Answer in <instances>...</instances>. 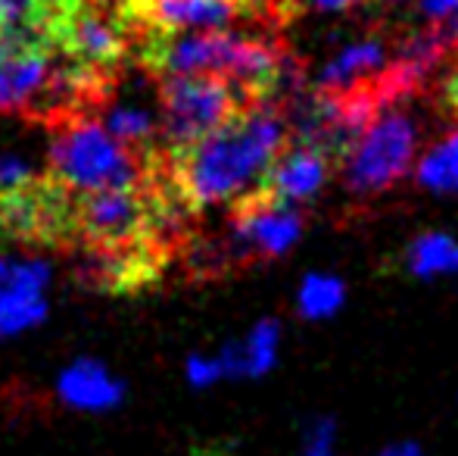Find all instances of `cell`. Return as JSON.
Here are the masks:
<instances>
[{
	"label": "cell",
	"instance_id": "cell-1",
	"mask_svg": "<svg viewBox=\"0 0 458 456\" xmlns=\"http://www.w3.org/2000/svg\"><path fill=\"white\" fill-rule=\"evenodd\" d=\"M290 125L275 100L241 110L184 153H169V185L193 210L241 201L262 188L275 159L287 151Z\"/></svg>",
	"mask_w": 458,
	"mask_h": 456
},
{
	"label": "cell",
	"instance_id": "cell-2",
	"mask_svg": "<svg viewBox=\"0 0 458 456\" xmlns=\"http://www.w3.org/2000/svg\"><path fill=\"white\" fill-rule=\"evenodd\" d=\"M144 163L147 157L115 141L97 119H72L54 134L47 151V176L72 194L140 188Z\"/></svg>",
	"mask_w": 458,
	"mask_h": 456
},
{
	"label": "cell",
	"instance_id": "cell-3",
	"mask_svg": "<svg viewBox=\"0 0 458 456\" xmlns=\"http://www.w3.org/2000/svg\"><path fill=\"white\" fill-rule=\"evenodd\" d=\"M253 104L241 85L222 75H165L159 85V138L169 153H184Z\"/></svg>",
	"mask_w": 458,
	"mask_h": 456
},
{
	"label": "cell",
	"instance_id": "cell-4",
	"mask_svg": "<svg viewBox=\"0 0 458 456\" xmlns=\"http://www.w3.org/2000/svg\"><path fill=\"white\" fill-rule=\"evenodd\" d=\"M418 141L421 132L405 100L384 107L344 159V188L362 201L393 191L415 166Z\"/></svg>",
	"mask_w": 458,
	"mask_h": 456
},
{
	"label": "cell",
	"instance_id": "cell-5",
	"mask_svg": "<svg viewBox=\"0 0 458 456\" xmlns=\"http://www.w3.org/2000/svg\"><path fill=\"white\" fill-rule=\"evenodd\" d=\"M0 228L4 237L29 244H63L79 237L75 194L54 178H35L25 188L0 194Z\"/></svg>",
	"mask_w": 458,
	"mask_h": 456
},
{
	"label": "cell",
	"instance_id": "cell-6",
	"mask_svg": "<svg viewBox=\"0 0 458 456\" xmlns=\"http://www.w3.org/2000/svg\"><path fill=\"white\" fill-rule=\"evenodd\" d=\"M75 226L97 250L144 247L157 228V203H147L140 188L75 194Z\"/></svg>",
	"mask_w": 458,
	"mask_h": 456
},
{
	"label": "cell",
	"instance_id": "cell-7",
	"mask_svg": "<svg viewBox=\"0 0 458 456\" xmlns=\"http://www.w3.org/2000/svg\"><path fill=\"white\" fill-rule=\"evenodd\" d=\"M302 228H306L302 210L277 201V197L259 188L234 203L228 250L241 262L277 260L300 241Z\"/></svg>",
	"mask_w": 458,
	"mask_h": 456
},
{
	"label": "cell",
	"instance_id": "cell-8",
	"mask_svg": "<svg viewBox=\"0 0 458 456\" xmlns=\"http://www.w3.org/2000/svg\"><path fill=\"white\" fill-rule=\"evenodd\" d=\"M50 279L54 269L41 256H0V341L47 319Z\"/></svg>",
	"mask_w": 458,
	"mask_h": 456
},
{
	"label": "cell",
	"instance_id": "cell-9",
	"mask_svg": "<svg viewBox=\"0 0 458 456\" xmlns=\"http://www.w3.org/2000/svg\"><path fill=\"white\" fill-rule=\"evenodd\" d=\"M54 47H60L63 56H69L72 63L106 75L109 69L119 66L122 54H125V19L106 16L88 0H81L79 6L60 16L54 31Z\"/></svg>",
	"mask_w": 458,
	"mask_h": 456
},
{
	"label": "cell",
	"instance_id": "cell-10",
	"mask_svg": "<svg viewBox=\"0 0 458 456\" xmlns=\"http://www.w3.org/2000/svg\"><path fill=\"white\" fill-rule=\"evenodd\" d=\"M243 10L241 0H125L119 16L144 31H209L228 29Z\"/></svg>",
	"mask_w": 458,
	"mask_h": 456
},
{
	"label": "cell",
	"instance_id": "cell-11",
	"mask_svg": "<svg viewBox=\"0 0 458 456\" xmlns=\"http://www.w3.org/2000/svg\"><path fill=\"white\" fill-rule=\"evenodd\" d=\"M393 41L384 35H365L359 41L346 44L344 50L331 56V60L321 66L318 79L312 88L334 98H346V94H359V91H371L377 88L380 75L386 73L393 60ZM377 98V94H374ZM384 110V107H380Z\"/></svg>",
	"mask_w": 458,
	"mask_h": 456
},
{
	"label": "cell",
	"instance_id": "cell-12",
	"mask_svg": "<svg viewBox=\"0 0 458 456\" xmlns=\"http://www.w3.org/2000/svg\"><path fill=\"white\" fill-rule=\"evenodd\" d=\"M50 47H31L0 63V113H41L54 85Z\"/></svg>",
	"mask_w": 458,
	"mask_h": 456
},
{
	"label": "cell",
	"instance_id": "cell-13",
	"mask_svg": "<svg viewBox=\"0 0 458 456\" xmlns=\"http://www.w3.org/2000/svg\"><path fill=\"white\" fill-rule=\"evenodd\" d=\"M334 159L325 157L321 151L306 144L287 147L281 157L275 159V166L268 169L266 182H262V191H268L272 197L284 203H300L312 201L321 188H325L327 176H331Z\"/></svg>",
	"mask_w": 458,
	"mask_h": 456
},
{
	"label": "cell",
	"instance_id": "cell-14",
	"mask_svg": "<svg viewBox=\"0 0 458 456\" xmlns=\"http://www.w3.org/2000/svg\"><path fill=\"white\" fill-rule=\"evenodd\" d=\"M56 397L79 413H109L125 400V382H119L106 363L81 357L56 375Z\"/></svg>",
	"mask_w": 458,
	"mask_h": 456
},
{
	"label": "cell",
	"instance_id": "cell-15",
	"mask_svg": "<svg viewBox=\"0 0 458 456\" xmlns=\"http://www.w3.org/2000/svg\"><path fill=\"white\" fill-rule=\"evenodd\" d=\"M281 350V323L259 319L243 338H234L218 350L225 378H259L275 369Z\"/></svg>",
	"mask_w": 458,
	"mask_h": 456
},
{
	"label": "cell",
	"instance_id": "cell-16",
	"mask_svg": "<svg viewBox=\"0 0 458 456\" xmlns=\"http://www.w3.org/2000/svg\"><path fill=\"white\" fill-rule=\"evenodd\" d=\"M54 0H0V25L16 31L31 47H54V31L63 16Z\"/></svg>",
	"mask_w": 458,
	"mask_h": 456
},
{
	"label": "cell",
	"instance_id": "cell-17",
	"mask_svg": "<svg viewBox=\"0 0 458 456\" xmlns=\"http://www.w3.org/2000/svg\"><path fill=\"white\" fill-rule=\"evenodd\" d=\"M403 269L418 279H440V275L458 272V241L443 231L418 235L403 250Z\"/></svg>",
	"mask_w": 458,
	"mask_h": 456
},
{
	"label": "cell",
	"instance_id": "cell-18",
	"mask_svg": "<svg viewBox=\"0 0 458 456\" xmlns=\"http://www.w3.org/2000/svg\"><path fill=\"white\" fill-rule=\"evenodd\" d=\"M415 178L421 188L434 194H455L458 191V125L443 132L434 144L424 151L415 166Z\"/></svg>",
	"mask_w": 458,
	"mask_h": 456
},
{
	"label": "cell",
	"instance_id": "cell-19",
	"mask_svg": "<svg viewBox=\"0 0 458 456\" xmlns=\"http://www.w3.org/2000/svg\"><path fill=\"white\" fill-rule=\"evenodd\" d=\"M103 125L109 128L115 141H122L125 147H131L140 157H153V144L159 138V119L147 107L138 104H115L109 107Z\"/></svg>",
	"mask_w": 458,
	"mask_h": 456
},
{
	"label": "cell",
	"instance_id": "cell-20",
	"mask_svg": "<svg viewBox=\"0 0 458 456\" xmlns=\"http://www.w3.org/2000/svg\"><path fill=\"white\" fill-rule=\"evenodd\" d=\"M344 281L325 272H312L302 279L300 294H296V310L302 319H327L344 306Z\"/></svg>",
	"mask_w": 458,
	"mask_h": 456
},
{
	"label": "cell",
	"instance_id": "cell-21",
	"mask_svg": "<svg viewBox=\"0 0 458 456\" xmlns=\"http://www.w3.org/2000/svg\"><path fill=\"white\" fill-rule=\"evenodd\" d=\"M184 378L187 384H191L193 391H206L212 388L216 382H222L225 378V369H222V359L209 357V353H191L184 363Z\"/></svg>",
	"mask_w": 458,
	"mask_h": 456
},
{
	"label": "cell",
	"instance_id": "cell-22",
	"mask_svg": "<svg viewBox=\"0 0 458 456\" xmlns=\"http://www.w3.org/2000/svg\"><path fill=\"white\" fill-rule=\"evenodd\" d=\"M35 178H38L35 169H31V163L25 157H19V153H0V194L25 188Z\"/></svg>",
	"mask_w": 458,
	"mask_h": 456
},
{
	"label": "cell",
	"instance_id": "cell-23",
	"mask_svg": "<svg viewBox=\"0 0 458 456\" xmlns=\"http://www.w3.org/2000/svg\"><path fill=\"white\" fill-rule=\"evenodd\" d=\"M434 100H437V110L446 116L453 125H458V63H453V66L437 79Z\"/></svg>",
	"mask_w": 458,
	"mask_h": 456
},
{
	"label": "cell",
	"instance_id": "cell-24",
	"mask_svg": "<svg viewBox=\"0 0 458 456\" xmlns=\"http://www.w3.org/2000/svg\"><path fill=\"white\" fill-rule=\"evenodd\" d=\"M334 434H337V426L327 416H318L306 426L302 438H306V456H331V444Z\"/></svg>",
	"mask_w": 458,
	"mask_h": 456
},
{
	"label": "cell",
	"instance_id": "cell-25",
	"mask_svg": "<svg viewBox=\"0 0 458 456\" xmlns=\"http://www.w3.org/2000/svg\"><path fill=\"white\" fill-rule=\"evenodd\" d=\"M458 16V0H418V22H449Z\"/></svg>",
	"mask_w": 458,
	"mask_h": 456
},
{
	"label": "cell",
	"instance_id": "cell-26",
	"mask_svg": "<svg viewBox=\"0 0 458 456\" xmlns=\"http://www.w3.org/2000/svg\"><path fill=\"white\" fill-rule=\"evenodd\" d=\"M22 50H31L29 41H22V38L16 35V31H10L6 25H0V63L10 60V56L22 54Z\"/></svg>",
	"mask_w": 458,
	"mask_h": 456
},
{
	"label": "cell",
	"instance_id": "cell-27",
	"mask_svg": "<svg viewBox=\"0 0 458 456\" xmlns=\"http://www.w3.org/2000/svg\"><path fill=\"white\" fill-rule=\"evenodd\" d=\"M306 4L321 13H344V10H352V6L371 4V0H306Z\"/></svg>",
	"mask_w": 458,
	"mask_h": 456
},
{
	"label": "cell",
	"instance_id": "cell-28",
	"mask_svg": "<svg viewBox=\"0 0 458 456\" xmlns=\"http://www.w3.org/2000/svg\"><path fill=\"white\" fill-rule=\"evenodd\" d=\"M377 456H424L421 447L411 444V441H403V444H390L386 451H380Z\"/></svg>",
	"mask_w": 458,
	"mask_h": 456
},
{
	"label": "cell",
	"instance_id": "cell-29",
	"mask_svg": "<svg viewBox=\"0 0 458 456\" xmlns=\"http://www.w3.org/2000/svg\"><path fill=\"white\" fill-rule=\"evenodd\" d=\"M243 6H262V10H287V0H241Z\"/></svg>",
	"mask_w": 458,
	"mask_h": 456
},
{
	"label": "cell",
	"instance_id": "cell-30",
	"mask_svg": "<svg viewBox=\"0 0 458 456\" xmlns=\"http://www.w3.org/2000/svg\"><path fill=\"white\" fill-rule=\"evenodd\" d=\"M56 6H63V10H72V6H79L81 0H54Z\"/></svg>",
	"mask_w": 458,
	"mask_h": 456
}]
</instances>
